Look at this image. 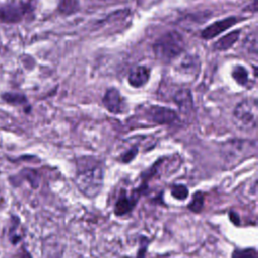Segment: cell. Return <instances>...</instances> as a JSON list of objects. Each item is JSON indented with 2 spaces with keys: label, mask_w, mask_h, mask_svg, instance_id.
<instances>
[{
  "label": "cell",
  "mask_w": 258,
  "mask_h": 258,
  "mask_svg": "<svg viewBox=\"0 0 258 258\" xmlns=\"http://www.w3.org/2000/svg\"><path fill=\"white\" fill-rule=\"evenodd\" d=\"M104 172L101 159L96 156H81L76 159L75 184L86 198L94 199L103 188Z\"/></svg>",
  "instance_id": "1"
},
{
  "label": "cell",
  "mask_w": 258,
  "mask_h": 258,
  "mask_svg": "<svg viewBox=\"0 0 258 258\" xmlns=\"http://www.w3.org/2000/svg\"><path fill=\"white\" fill-rule=\"evenodd\" d=\"M257 145L255 141L243 139H231L221 146L220 154L226 168H233L246 158L256 155Z\"/></svg>",
  "instance_id": "2"
},
{
  "label": "cell",
  "mask_w": 258,
  "mask_h": 258,
  "mask_svg": "<svg viewBox=\"0 0 258 258\" xmlns=\"http://www.w3.org/2000/svg\"><path fill=\"white\" fill-rule=\"evenodd\" d=\"M257 100L246 99L241 101L233 111V121L240 130L251 131L257 126Z\"/></svg>",
  "instance_id": "3"
},
{
  "label": "cell",
  "mask_w": 258,
  "mask_h": 258,
  "mask_svg": "<svg viewBox=\"0 0 258 258\" xmlns=\"http://www.w3.org/2000/svg\"><path fill=\"white\" fill-rule=\"evenodd\" d=\"M155 55L164 61L171 60L178 56L183 49L182 37L174 31L161 36L153 45Z\"/></svg>",
  "instance_id": "4"
},
{
  "label": "cell",
  "mask_w": 258,
  "mask_h": 258,
  "mask_svg": "<svg viewBox=\"0 0 258 258\" xmlns=\"http://www.w3.org/2000/svg\"><path fill=\"white\" fill-rule=\"evenodd\" d=\"M146 119L153 124L169 125L177 120V114L169 108L151 106L146 111Z\"/></svg>",
  "instance_id": "5"
},
{
  "label": "cell",
  "mask_w": 258,
  "mask_h": 258,
  "mask_svg": "<svg viewBox=\"0 0 258 258\" xmlns=\"http://www.w3.org/2000/svg\"><path fill=\"white\" fill-rule=\"evenodd\" d=\"M140 196L141 195L136 189H134L131 195H128L127 191L122 188L114 206V214L120 217L131 213L135 208Z\"/></svg>",
  "instance_id": "6"
},
{
  "label": "cell",
  "mask_w": 258,
  "mask_h": 258,
  "mask_svg": "<svg viewBox=\"0 0 258 258\" xmlns=\"http://www.w3.org/2000/svg\"><path fill=\"white\" fill-rule=\"evenodd\" d=\"M103 105L105 108L113 114H122L126 112L127 104L123 96L120 94V92L115 89L111 88L107 90L103 97Z\"/></svg>",
  "instance_id": "7"
},
{
  "label": "cell",
  "mask_w": 258,
  "mask_h": 258,
  "mask_svg": "<svg viewBox=\"0 0 258 258\" xmlns=\"http://www.w3.org/2000/svg\"><path fill=\"white\" fill-rule=\"evenodd\" d=\"M150 70L144 66H138L132 69L128 75V83L134 88L143 87L149 80Z\"/></svg>",
  "instance_id": "8"
},
{
  "label": "cell",
  "mask_w": 258,
  "mask_h": 258,
  "mask_svg": "<svg viewBox=\"0 0 258 258\" xmlns=\"http://www.w3.org/2000/svg\"><path fill=\"white\" fill-rule=\"evenodd\" d=\"M237 20L234 17H229L227 19H223L220 21H217L213 23L212 25L208 26L204 31H203V36L205 38H212L221 33L222 31L228 29L230 26H232Z\"/></svg>",
  "instance_id": "9"
},
{
  "label": "cell",
  "mask_w": 258,
  "mask_h": 258,
  "mask_svg": "<svg viewBox=\"0 0 258 258\" xmlns=\"http://www.w3.org/2000/svg\"><path fill=\"white\" fill-rule=\"evenodd\" d=\"M174 102L177 104L181 112H188L192 109V100L189 91L181 90L174 96Z\"/></svg>",
  "instance_id": "10"
},
{
  "label": "cell",
  "mask_w": 258,
  "mask_h": 258,
  "mask_svg": "<svg viewBox=\"0 0 258 258\" xmlns=\"http://www.w3.org/2000/svg\"><path fill=\"white\" fill-rule=\"evenodd\" d=\"M232 77L240 86H247L249 84V73L243 66H236L232 71Z\"/></svg>",
  "instance_id": "11"
},
{
  "label": "cell",
  "mask_w": 258,
  "mask_h": 258,
  "mask_svg": "<svg viewBox=\"0 0 258 258\" xmlns=\"http://www.w3.org/2000/svg\"><path fill=\"white\" fill-rule=\"evenodd\" d=\"M238 37H239V32L238 31L231 32V33L227 34L226 36L222 37L218 42H216L215 47L217 49H227L237 41Z\"/></svg>",
  "instance_id": "12"
},
{
  "label": "cell",
  "mask_w": 258,
  "mask_h": 258,
  "mask_svg": "<svg viewBox=\"0 0 258 258\" xmlns=\"http://www.w3.org/2000/svg\"><path fill=\"white\" fill-rule=\"evenodd\" d=\"M204 202H205V195L202 191H197L191 201L189 202L187 209L194 213H200L204 207Z\"/></svg>",
  "instance_id": "13"
},
{
  "label": "cell",
  "mask_w": 258,
  "mask_h": 258,
  "mask_svg": "<svg viewBox=\"0 0 258 258\" xmlns=\"http://www.w3.org/2000/svg\"><path fill=\"white\" fill-rule=\"evenodd\" d=\"M170 192H171V196L178 201H184L189 195L187 186L180 183L173 184L170 188Z\"/></svg>",
  "instance_id": "14"
},
{
  "label": "cell",
  "mask_w": 258,
  "mask_h": 258,
  "mask_svg": "<svg viewBox=\"0 0 258 258\" xmlns=\"http://www.w3.org/2000/svg\"><path fill=\"white\" fill-rule=\"evenodd\" d=\"M232 258H257V252L254 248L236 249L232 253Z\"/></svg>",
  "instance_id": "15"
},
{
  "label": "cell",
  "mask_w": 258,
  "mask_h": 258,
  "mask_svg": "<svg viewBox=\"0 0 258 258\" xmlns=\"http://www.w3.org/2000/svg\"><path fill=\"white\" fill-rule=\"evenodd\" d=\"M138 151H139V146L138 145H132L131 147H129L127 150H125L120 155V160L123 163H128V162H130L131 160H133L135 158Z\"/></svg>",
  "instance_id": "16"
},
{
  "label": "cell",
  "mask_w": 258,
  "mask_h": 258,
  "mask_svg": "<svg viewBox=\"0 0 258 258\" xmlns=\"http://www.w3.org/2000/svg\"><path fill=\"white\" fill-rule=\"evenodd\" d=\"M78 0H60L59 9L63 13H70L77 9Z\"/></svg>",
  "instance_id": "17"
},
{
  "label": "cell",
  "mask_w": 258,
  "mask_h": 258,
  "mask_svg": "<svg viewBox=\"0 0 258 258\" xmlns=\"http://www.w3.org/2000/svg\"><path fill=\"white\" fill-rule=\"evenodd\" d=\"M3 98L7 102L12 103V104H21L24 102V98L19 95H5V96H3Z\"/></svg>",
  "instance_id": "18"
},
{
  "label": "cell",
  "mask_w": 258,
  "mask_h": 258,
  "mask_svg": "<svg viewBox=\"0 0 258 258\" xmlns=\"http://www.w3.org/2000/svg\"><path fill=\"white\" fill-rule=\"evenodd\" d=\"M146 249H147V241L145 240V243L141 244V246H140V249H139V251L137 253V258H145Z\"/></svg>",
  "instance_id": "19"
},
{
  "label": "cell",
  "mask_w": 258,
  "mask_h": 258,
  "mask_svg": "<svg viewBox=\"0 0 258 258\" xmlns=\"http://www.w3.org/2000/svg\"><path fill=\"white\" fill-rule=\"evenodd\" d=\"M230 219H231V221H232L235 225H239L240 219H239V216H238L237 213L231 212V213H230Z\"/></svg>",
  "instance_id": "20"
},
{
  "label": "cell",
  "mask_w": 258,
  "mask_h": 258,
  "mask_svg": "<svg viewBox=\"0 0 258 258\" xmlns=\"http://www.w3.org/2000/svg\"><path fill=\"white\" fill-rule=\"evenodd\" d=\"M78 258H85V257H78Z\"/></svg>",
  "instance_id": "21"
}]
</instances>
